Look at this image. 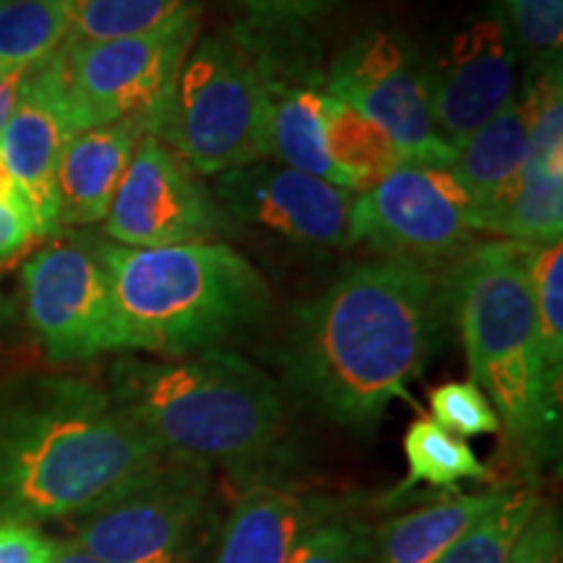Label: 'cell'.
Instances as JSON below:
<instances>
[{
	"instance_id": "6da1fadb",
	"label": "cell",
	"mask_w": 563,
	"mask_h": 563,
	"mask_svg": "<svg viewBox=\"0 0 563 563\" xmlns=\"http://www.w3.org/2000/svg\"><path fill=\"white\" fill-rule=\"evenodd\" d=\"M449 302L452 279L428 258L352 266L295 308L282 347L287 386L340 426H373L433 355Z\"/></svg>"
},
{
	"instance_id": "7a4b0ae2",
	"label": "cell",
	"mask_w": 563,
	"mask_h": 563,
	"mask_svg": "<svg viewBox=\"0 0 563 563\" xmlns=\"http://www.w3.org/2000/svg\"><path fill=\"white\" fill-rule=\"evenodd\" d=\"M162 456L108 391L81 378L0 386V522L87 514Z\"/></svg>"
},
{
	"instance_id": "3957f363",
	"label": "cell",
	"mask_w": 563,
	"mask_h": 563,
	"mask_svg": "<svg viewBox=\"0 0 563 563\" xmlns=\"http://www.w3.org/2000/svg\"><path fill=\"white\" fill-rule=\"evenodd\" d=\"M110 397L165 456L253 470L279 454L287 399L277 378L228 350L123 357Z\"/></svg>"
},
{
	"instance_id": "277c9868",
	"label": "cell",
	"mask_w": 563,
	"mask_h": 563,
	"mask_svg": "<svg viewBox=\"0 0 563 563\" xmlns=\"http://www.w3.org/2000/svg\"><path fill=\"white\" fill-rule=\"evenodd\" d=\"M102 253L123 352L186 357L217 350L269 311L264 274L228 243H102Z\"/></svg>"
},
{
	"instance_id": "5b68a950",
	"label": "cell",
	"mask_w": 563,
	"mask_h": 563,
	"mask_svg": "<svg viewBox=\"0 0 563 563\" xmlns=\"http://www.w3.org/2000/svg\"><path fill=\"white\" fill-rule=\"evenodd\" d=\"M525 243H485L452 277V306L481 391L498 412L506 435L538 456L559 431L561 378L548 371L540 342Z\"/></svg>"
},
{
	"instance_id": "8992f818",
	"label": "cell",
	"mask_w": 563,
	"mask_h": 563,
	"mask_svg": "<svg viewBox=\"0 0 563 563\" xmlns=\"http://www.w3.org/2000/svg\"><path fill=\"white\" fill-rule=\"evenodd\" d=\"M279 30L251 21L207 34L188 53L154 136L196 173L222 175L272 157L274 89L302 60Z\"/></svg>"
},
{
	"instance_id": "52a82bcc",
	"label": "cell",
	"mask_w": 563,
	"mask_h": 563,
	"mask_svg": "<svg viewBox=\"0 0 563 563\" xmlns=\"http://www.w3.org/2000/svg\"><path fill=\"white\" fill-rule=\"evenodd\" d=\"M199 26L196 9L133 37L63 42L55 55L74 131L136 121L154 136Z\"/></svg>"
},
{
	"instance_id": "ba28073f",
	"label": "cell",
	"mask_w": 563,
	"mask_h": 563,
	"mask_svg": "<svg viewBox=\"0 0 563 563\" xmlns=\"http://www.w3.org/2000/svg\"><path fill=\"white\" fill-rule=\"evenodd\" d=\"M209 490L207 464L162 456L84 514L76 543L102 563H194Z\"/></svg>"
},
{
	"instance_id": "9c48e42d",
	"label": "cell",
	"mask_w": 563,
	"mask_h": 563,
	"mask_svg": "<svg viewBox=\"0 0 563 563\" xmlns=\"http://www.w3.org/2000/svg\"><path fill=\"white\" fill-rule=\"evenodd\" d=\"M329 97L376 123L405 159L452 165L456 150L433 118L428 68L407 34L371 30L350 42L329 68Z\"/></svg>"
},
{
	"instance_id": "30bf717a",
	"label": "cell",
	"mask_w": 563,
	"mask_h": 563,
	"mask_svg": "<svg viewBox=\"0 0 563 563\" xmlns=\"http://www.w3.org/2000/svg\"><path fill=\"white\" fill-rule=\"evenodd\" d=\"M26 319L55 363L123 352L112 282L100 241L66 238L21 269Z\"/></svg>"
},
{
	"instance_id": "8fae6325",
	"label": "cell",
	"mask_w": 563,
	"mask_h": 563,
	"mask_svg": "<svg viewBox=\"0 0 563 563\" xmlns=\"http://www.w3.org/2000/svg\"><path fill=\"white\" fill-rule=\"evenodd\" d=\"M352 230L355 243L365 241L384 256L435 258L481 230V211L452 165L405 159L376 186L355 194Z\"/></svg>"
},
{
	"instance_id": "7c38bea8",
	"label": "cell",
	"mask_w": 563,
	"mask_h": 563,
	"mask_svg": "<svg viewBox=\"0 0 563 563\" xmlns=\"http://www.w3.org/2000/svg\"><path fill=\"white\" fill-rule=\"evenodd\" d=\"M228 217L199 173L157 136L139 141L115 199L104 217V232L125 249L217 241Z\"/></svg>"
},
{
	"instance_id": "4fadbf2b",
	"label": "cell",
	"mask_w": 563,
	"mask_h": 563,
	"mask_svg": "<svg viewBox=\"0 0 563 563\" xmlns=\"http://www.w3.org/2000/svg\"><path fill=\"white\" fill-rule=\"evenodd\" d=\"M211 196L228 220L274 232L285 241L336 251L355 245V194L274 159L217 175Z\"/></svg>"
},
{
	"instance_id": "5bb4252c",
	"label": "cell",
	"mask_w": 563,
	"mask_h": 563,
	"mask_svg": "<svg viewBox=\"0 0 563 563\" xmlns=\"http://www.w3.org/2000/svg\"><path fill=\"white\" fill-rule=\"evenodd\" d=\"M426 68L435 125L460 150L514 102L517 47L501 11L485 9L462 21Z\"/></svg>"
},
{
	"instance_id": "9a60e30c",
	"label": "cell",
	"mask_w": 563,
	"mask_h": 563,
	"mask_svg": "<svg viewBox=\"0 0 563 563\" xmlns=\"http://www.w3.org/2000/svg\"><path fill=\"white\" fill-rule=\"evenodd\" d=\"M74 133L53 53L26 70L11 121L0 133V159L30 203L40 238L58 232V165Z\"/></svg>"
},
{
	"instance_id": "2e32d148",
	"label": "cell",
	"mask_w": 563,
	"mask_h": 563,
	"mask_svg": "<svg viewBox=\"0 0 563 563\" xmlns=\"http://www.w3.org/2000/svg\"><path fill=\"white\" fill-rule=\"evenodd\" d=\"M136 121L95 125L68 139L58 165V230L104 222L139 141Z\"/></svg>"
},
{
	"instance_id": "e0dca14e",
	"label": "cell",
	"mask_w": 563,
	"mask_h": 563,
	"mask_svg": "<svg viewBox=\"0 0 563 563\" xmlns=\"http://www.w3.org/2000/svg\"><path fill=\"white\" fill-rule=\"evenodd\" d=\"M323 519L327 506L298 493L258 485L232 506L217 563H292Z\"/></svg>"
},
{
	"instance_id": "ac0fdd59",
	"label": "cell",
	"mask_w": 563,
	"mask_h": 563,
	"mask_svg": "<svg viewBox=\"0 0 563 563\" xmlns=\"http://www.w3.org/2000/svg\"><path fill=\"white\" fill-rule=\"evenodd\" d=\"M306 60L282 76L272 102V157L332 186L357 194V183L336 165L327 144L329 95Z\"/></svg>"
},
{
	"instance_id": "d6986e66",
	"label": "cell",
	"mask_w": 563,
	"mask_h": 563,
	"mask_svg": "<svg viewBox=\"0 0 563 563\" xmlns=\"http://www.w3.org/2000/svg\"><path fill=\"white\" fill-rule=\"evenodd\" d=\"M530 157V118L522 100H514L493 121L481 125L456 150L452 170L483 217L501 203Z\"/></svg>"
},
{
	"instance_id": "ffe728a7",
	"label": "cell",
	"mask_w": 563,
	"mask_h": 563,
	"mask_svg": "<svg viewBox=\"0 0 563 563\" xmlns=\"http://www.w3.org/2000/svg\"><path fill=\"white\" fill-rule=\"evenodd\" d=\"M506 488L509 485L483 493H462L391 519L373 543L376 563H439L501 501Z\"/></svg>"
},
{
	"instance_id": "44dd1931",
	"label": "cell",
	"mask_w": 563,
	"mask_h": 563,
	"mask_svg": "<svg viewBox=\"0 0 563 563\" xmlns=\"http://www.w3.org/2000/svg\"><path fill=\"white\" fill-rule=\"evenodd\" d=\"M483 230L511 243L545 245L561 241L563 230V165L527 159L509 196L483 217Z\"/></svg>"
},
{
	"instance_id": "7402d4cb",
	"label": "cell",
	"mask_w": 563,
	"mask_h": 563,
	"mask_svg": "<svg viewBox=\"0 0 563 563\" xmlns=\"http://www.w3.org/2000/svg\"><path fill=\"white\" fill-rule=\"evenodd\" d=\"M74 0H0V74L37 66L66 42Z\"/></svg>"
},
{
	"instance_id": "603a6c76",
	"label": "cell",
	"mask_w": 563,
	"mask_h": 563,
	"mask_svg": "<svg viewBox=\"0 0 563 563\" xmlns=\"http://www.w3.org/2000/svg\"><path fill=\"white\" fill-rule=\"evenodd\" d=\"M407 481L399 490L412 485H431V488H454L464 481H488L490 470L477 460L464 439H456L433 418H418L407 428L405 441Z\"/></svg>"
},
{
	"instance_id": "cb8c5ba5",
	"label": "cell",
	"mask_w": 563,
	"mask_h": 563,
	"mask_svg": "<svg viewBox=\"0 0 563 563\" xmlns=\"http://www.w3.org/2000/svg\"><path fill=\"white\" fill-rule=\"evenodd\" d=\"M327 144L336 165L355 178L357 194L376 186L405 162L391 139L376 123L334 97H329Z\"/></svg>"
},
{
	"instance_id": "d4e9b609",
	"label": "cell",
	"mask_w": 563,
	"mask_h": 563,
	"mask_svg": "<svg viewBox=\"0 0 563 563\" xmlns=\"http://www.w3.org/2000/svg\"><path fill=\"white\" fill-rule=\"evenodd\" d=\"M196 9L201 0H74L66 42L133 37Z\"/></svg>"
},
{
	"instance_id": "484cf974",
	"label": "cell",
	"mask_w": 563,
	"mask_h": 563,
	"mask_svg": "<svg viewBox=\"0 0 563 563\" xmlns=\"http://www.w3.org/2000/svg\"><path fill=\"white\" fill-rule=\"evenodd\" d=\"M540 501L532 488H506L504 498L456 543L439 563H506L517 540Z\"/></svg>"
},
{
	"instance_id": "4316f807",
	"label": "cell",
	"mask_w": 563,
	"mask_h": 563,
	"mask_svg": "<svg viewBox=\"0 0 563 563\" xmlns=\"http://www.w3.org/2000/svg\"><path fill=\"white\" fill-rule=\"evenodd\" d=\"M498 11L530 70L561 66L563 0H498Z\"/></svg>"
},
{
	"instance_id": "83f0119b",
	"label": "cell",
	"mask_w": 563,
	"mask_h": 563,
	"mask_svg": "<svg viewBox=\"0 0 563 563\" xmlns=\"http://www.w3.org/2000/svg\"><path fill=\"white\" fill-rule=\"evenodd\" d=\"M530 279L538 311L540 342L548 371L561 378L563 371V245L561 241L532 245Z\"/></svg>"
},
{
	"instance_id": "f1b7e54d",
	"label": "cell",
	"mask_w": 563,
	"mask_h": 563,
	"mask_svg": "<svg viewBox=\"0 0 563 563\" xmlns=\"http://www.w3.org/2000/svg\"><path fill=\"white\" fill-rule=\"evenodd\" d=\"M433 420L456 439H475L501 431L490 399L473 382H446L431 391Z\"/></svg>"
},
{
	"instance_id": "f546056e",
	"label": "cell",
	"mask_w": 563,
	"mask_h": 563,
	"mask_svg": "<svg viewBox=\"0 0 563 563\" xmlns=\"http://www.w3.org/2000/svg\"><path fill=\"white\" fill-rule=\"evenodd\" d=\"M371 532L352 519H323L295 555L292 563H368Z\"/></svg>"
},
{
	"instance_id": "4dcf8cb0",
	"label": "cell",
	"mask_w": 563,
	"mask_h": 563,
	"mask_svg": "<svg viewBox=\"0 0 563 563\" xmlns=\"http://www.w3.org/2000/svg\"><path fill=\"white\" fill-rule=\"evenodd\" d=\"M506 563H563L561 519L553 506H538L509 548Z\"/></svg>"
},
{
	"instance_id": "1f68e13d",
	"label": "cell",
	"mask_w": 563,
	"mask_h": 563,
	"mask_svg": "<svg viewBox=\"0 0 563 563\" xmlns=\"http://www.w3.org/2000/svg\"><path fill=\"white\" fill-rule=\"evenodd\" d=\"M58 543L34 525L0 522V563H53Z\"/></svg>"
},
{
	"instance_id": "d6a6232c",
	"label": "cell",
	"mask_w": 563,
	"mask_h": 563,
	"mask_svg": "<svg viewBox=\"0 0 563 563\" xmlns=\"http://www.w3.org/2000/svg\"><path fill=\"white\" fill-rule=\"evenodd\" d=\"M258 24L298 26L300 21L323 16L342 0H238Z\"/></svg>"
},
{
	"instance_id": "836d02e7",
	"label": "cell",
	"mask_w": 563,
	"mask_h": 563,
	"mask_svg": "<svg viewBox=\"0 0 563 563\" xmlns=\"http://www.w3.org/2000/svg\"><path fill=\"white\" fill-rule=\"evenodd\" d=\"M34 235L37 228L30 207L0 199V262L19 253Z\"/></svg>"
},
{
	"instance_id": "e575fe53",
	"label": "cell",
	"mask_w": 563,
	"mask_h": 563,
	"mask_svg": "<svg viewBox=\"0 0 563 563\" xmlns=\"http://www.w3.org/2000/svg\"><path fill=\"white\" fill-rule=\"evenodd\" d=\"M30 70V68H26ZM26 70H11V74H0V133H3L5 123L11 121L13 108H16L21 84H24Z\"/></svg>"
},
{
	"instance_id": "d590c367",
	"label": "cell",
	"mask_w": 563,
	"mask_h": 563,
	"mask_svg": "<svg viewBox=\"0 0 563 563\" xmlns=\"http://www.w3.org/2000/svg\"><path fill=\"white\" fill-rule=\"evenodd\" d=\"M53 563H102V561L95 559L89 551H84L76 540H68V543L58 545V553H55Z\"/></svg>"
},
{
	"instance_id": "8d00e7d4",
	"label": "cell",
	"mask_w": 563,
	"mask_h": 563,
	"mask_svg": "<svg viewBox=\"0 0 563 563\" xmlns=\"http://www.w3.org/2000/svg\"><path fill=\"white\" fill-rule=\"evenodd\" d=\"M0 199L11 201V203H24V207H30V203H26V199H24V194H21L19 183L13 180L9 167L3 165V159H0Z\"/></svg>"
}]
</instances>
